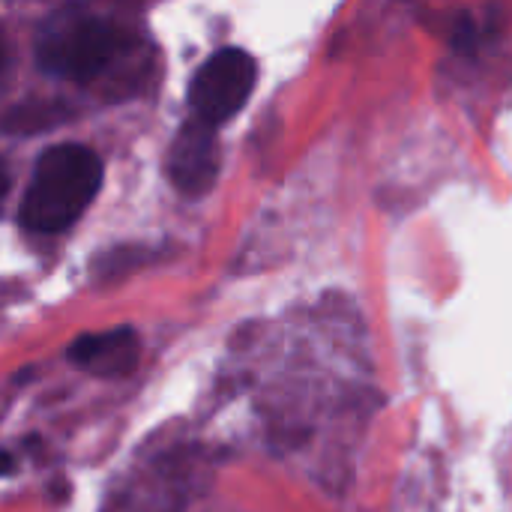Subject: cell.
<instances>
[{
  "mask_svg": "<svg viewBox=\"0 0 512 512\" xmlns=\"http://www.w3.org/2000/svg\"><path fill=\"white\" fill-rule=\"evenodd\" d=\"M120 48L123 33L111 21L78 9H66L45 21V27L39 30L36 66L45 75L90 84L117 60Z\"/></svg>",
  "mask_w": 512,
  "mask_h": 512,
  "instance_id": "obj_2",
  "label": "cell"
},
{
  "mask_svg": "<svg viewBox=\"0 0 512 512\" xmlns=\"http://www.w3.org/2000/svg\"><path fill=\"white\" fill-rule=\"evenodd\" d=\"M102 189V159L84 144H57L36 159L18 207L33 234H60L81 219Z\"/></svg>",
  "mask_w": 512,
  "mask_h": 512,
  "instance_id": "obj_1",
  "label": "cell"
},
{
  "mask_svg": "<svg viewBox=\"0 0 512 512\" xmlns=\"http://www.w3.org/2000/svg\"><path fill=\"white\" fill-rule=\"evenodd\" d=\"M258 84V63L243 48H219L210 54L189 84V105L192 114L201 120L222 126L240 108H246L252 90Z\"/></svg>",
  "mask_w": 512,
  "mask_h": 512,
  "instance_id": "obj_3",
  "label": "cell"
},
{
  "mask_svg": "<svg viewBox=\"0 0 512 512\" xmlns=\"http://www.w3.org/2000/svg\"><path fill=\"white\" fill-rule=\"evenodd\" d=\"M138 336L129 327L108 333H87L69 345V360L99 378H126L138 366Z\"/></svg>",
  "mask_w": 512,
  "mask_h": 512,
  "instance_id": "obj_5",
  "label": "cell"
},
{
  "mask_svg": "<svg viewBox=\"0 0 512 512\" xmlns=\"http://www.w3.org/2000/svg\"><path fill=\"white\" fill-rule=\"evenodd\" d=\"M216 129L213 123L201 120L192 114L183 129L177 132L171 153H168V177L171 183L189 195L201 198L213 189L219 177V144H216Z\"/></svg>",
  "mask_w": 512,
  "mask_h": 512,
  "instance_id": "obj_4",
  "label": "cell"
}]
</instances>
